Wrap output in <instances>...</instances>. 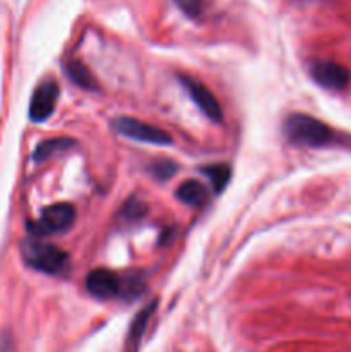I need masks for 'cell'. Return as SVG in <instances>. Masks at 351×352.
<instances>
[{"label": "cell", "mask_w": 351, "mask_h": 352, "mask_svg": "<svg viewBox=\"0 0 351 352\" xmlns=\"http://www.w3.org/2000/svg\"><path fill=\"white\" fill-rule=\"evenodd\" d=\"M284 134L299 146L320 148L336 143L337 134L322 120L306 113H292L284 120Z\"/></svg>", "instance_id": "cell-1"}, {"label": "cell", "mask_w": 351, "mask_h": 352, "mask_svg": "<svg viewBox=\"0 0 351 352\" xmlns=\"http://www.w3.org/2000/svg\"><path fill=\"white\" fill-rule=\"evenodd\" d=\"M23 260L28 267L47 275H61L69 267V254L54 244L41 243L38 239L24 241L21 246Z\"/></svg>", "instance_id": "cell-2"}, {"label": "cell", "mask_w": 351, "mask_h": 352, "mask_svg": "<svg viewBox=\"0 0 351 352\" xmlns=\"http://www.w3.org/2000/svg\"><path fill=\"white\" fill-rule=\"evenodd\" d=\"M74 220V206L69 205V203H57V205H50L47 206V208L41 210L40 219L28 223V232H30L34 239L54 236V234H61L71 229Z\"/></svg>", "instance_id": "cell-3"}, {"label": "cell", "mask_w": 351, "mask_h": 352, "mask_svg": "<svg viewBox=\"0 0 351 352\" xmlns=\"http://www.w3.org/2000/svg\"><path fill=\"white\" fill-rule=\"evenodd\" d=\"M112 127L120 136L127 138V140H134L138 143L158 144V146H165V144L172 143V138L169 136V133L151 126V124L131 119V117H117V119H114Z\"/></svg>", "instance_id": "cell-4"}, {"label": "cell", "mask_w": 351, "mask_h": 352, "mask_svg": "<svg viewBox=\"0 0 351 352\" xmlns=\"http://www.w3.org/2000/svg\"><path fill=\"white\" fill-rule=\"evenodd\" d=\"M58 93H61V89L54 79H47L34 89L30 103V119L33 122H45L54 113Z\"/></svg>", "instance_id": "cell-5"}, {"label": "cell", "mask_w": 351, "mask_h": 352, "mask_svg": "<svg viewBox=\"0 0 351 352\" xmlns=\"http://www.w3.org/2000/svg\"><path fill=\"white\" fill-rule=\"evenodd\" d=\"M179 81L184 86L186 91L189 93L193 102L198 105V109L209 117L213 122H222V109H220V103L217 102V98L213 96V93L206 88L205 85H202L200 81H196L191 76H179Z\"/></svg>", "instance_id": "cell-6"}, {"label": "cell", "mask_w": 351, "mask_h": 352, "mask_svg": "<svg viewBox=\"0 0 351 352\" xmlns=\"http://www.w3.org/2000/svg\"><path fill=\"white\" fill-rule=\"evenodd\" d=\"M123 282L124 278H120L114 272L107 270V268H96V270L89 272L86 277V289L93 298L107 301V299L123 296Z\"/></svg>", "instance_id": "cell-7"}, {"label": "cell", "mask_w": 351, "mask_h": 352, "mask_svg": "<svg viewBox=\"0 0 351 352\" xmlns=\"http://www.w3.org/2000/svg\"><path fill=\"white\" fill-rule=\"evenodd\" d=\"M312 76L320 86L339 91L350 85L351 72L344 65L332 60H317L312 65Z\"/></svg>", "instance_id": "cell-8"}, {"label": "cell", "mask_w": 351, "mask_h": 352, "mask_svg": "<svg viewBox=\"0 0 351 352\" xmlns=\"http://www.w3.org/2000/svg\"><path fill=\"white\" fill-rule=\"evenodd\" d=\"M176 196H178L179 201H182L184 205L189 206H203L206 201H209V195H206L205 186L200 181H184L176 191Z\"/></svg>", "instance_id": "cell-9"}, {"label": "cell", "mask_w": 351, "mask_h": 352, "mask_svg": "<svg viewBox=\"0 0 351 352\" xmlns=\"http://www.w3.org/2000/svg\"><path fill=\"white\" fill-rule=\"evenodd\" d=\"M71 146H74V140H69V138H55V140H47L34 148L33 160L36 162V164H43L45 160L55 157L57 153H62V151L69 150Z\"/></svg>", "instance_id": "cell-10"}, {"label": "cell", "mask_w": 351, "mask_h": 352, "mask_svg": "<svg viewBox=\"0 0 351 352\" xmlns=\"http://www.w3.org/2000/svg\"><path fill=\"white\" fill-rule=\"evenodd\" d=\"M65 74L69 76L74 85H78L79 88L83 89H96V79L95 76L89 72V69L86 67L83 62L79 60H69L67 64L64 65Z\"/></svg>", "instance_id": "cell-11"}, {"label": "cell", "mask_w": 351, "mask_h": 352, "mask_svg": "<svg viewBox=\"0 0 351 352\" xmlns=\"http://www.w3.org/2000/svg\"><path fill=\"white\" fill-rule=\"evenodd\" d=\"M202 172L206 175V179L212 184L213 192H217V195H220L231 181V167L227 164L209 165V167H203Z\"/></svg>", "instance_id": "cell-12"}, {"label": "cell", "mask_w": 351, "mask_h": 352, "mask_svg": "<svg viewBox=\"0 0 351 352\" xmlns=\"http://www.w3.org/2000/svg\"><path fill=\"white\" fill-rule=\"evenodd\" d=\"M145 213H147V206H145V203L138 201V199H129V201L124 205L123 212H120V217H123L124 220L133 222V220H140Z\"/></svg>", "instance_id": "cell-13"}, {"label": "cell", "mask_w": 351, "mask_h": 352, "mask_svg": "<svg viewBox=\"0 0 351 352\" xmlns=\"http://www.w3.org/2000/svg\"><path fill=\"white\" fill-rule=\"evenodd\" d=\"M176 172H178V165L172 164V162H157L151 167V174L157 179H164V181L171 179Z\"/></svg>", "instance_id": "cell-14"}, {"label": "cell", "mask_w": 351, "mask_h": 352, "mask_svg": "<svg viewBox=\"0 0 351 352\" xmlns=\"http://www.w3.org/2000/svg\"><path fill=\"white\" fill-rule=\"evenodd\" d=\"M174 2L189 17H198L203 10V0H174Z\"/></svg>", "instance_id": "cell-15"}]
</instances>
